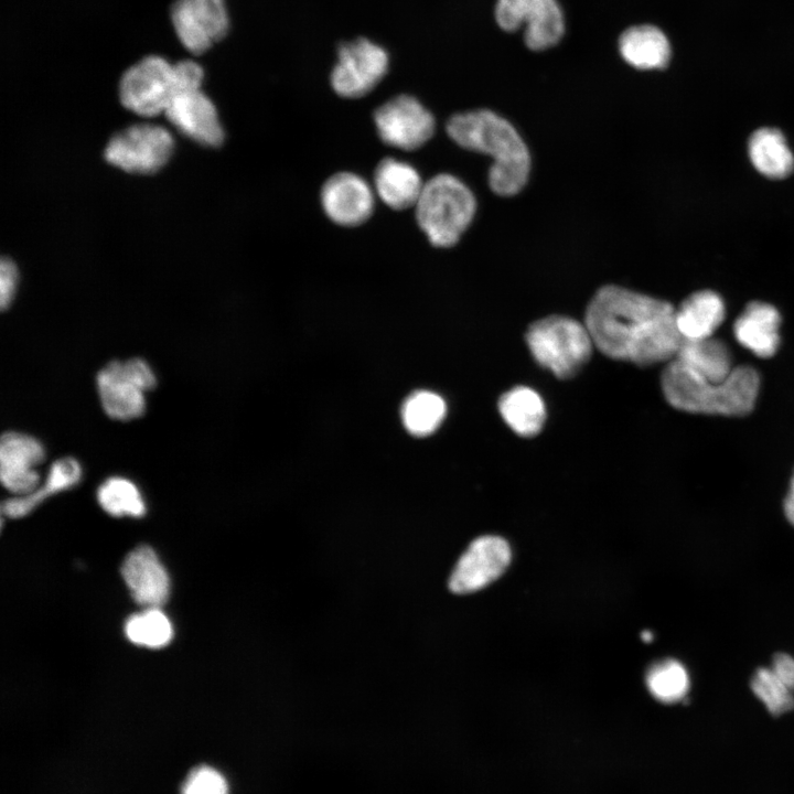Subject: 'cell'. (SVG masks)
<instances>
[{
  "label": "cell",
  "mask_w": 794,
  "mask_h": 794,
  "mask_svg": "<svg viewBox=\"0 0 794 794\" xmlns=\"http://www.w3.org/2000/svg\"><path fill=\"white\" fill-rule=\"evenodd\" d=\"M583 323L602 354L639 366L669 362L683 342L669 302L615 285L593 294Z\"/></svg>",
  "instance_id": "cell-1"
},
{
  "label": "cell",
  "mask_w": 794,
  "mask_h": 794,
  "mask_svg": "<svg viewBox=\"0 0 794 794\" xmlns=\"http://www.w3.org/2000/svg\"><path fill=\"white\" fill-rule=\"evenodd\" d=\"M446 130L458 146L491 158L487 182L495 194L513 196L524 189L530 173V154L508 120L480 108L453 115Z\"/></svg>",
  "instance_id": "cell-2"
},
{
  "label": "cell",
  "mask_w": 794,
  "mask_h": 794,
  "mask_svg": "<svg viewBox=\"0 0 794 794\" xmlns=\"http://www.w3.org/2000/svg\"><path fill=\"white\" fill-rule=\"evenodd\" d=\"M667 403L691 414L744 416L754 408L760 377L751 366H736L723 380L698 376L675 360L667 362L661 377Z\"/></svg>",
  "instance_id": "cell-3"
},
{
  "label": "cell",
  "mask_w": 794,
  "mask_h": 794,
  "mask_svg": "<svg viewBox=\"0 0 794 794\" xmlns=\"http://www.w3.org/2000/svg\"><path fill=\"white\" fill-rule=\"evenodd\" d=\"M416 219L431 245L452 247L472 223L476 200L457 176L440 173L425 182L416 203Z\"/></svg>",
  "instance_id": "cell-4"
},
{
  "label": "cell",
  "mask_w": 794,
  "mask_h": 794,
  "mask_svg": "<svg viewBox=\"0 0 794 794\" xmlns=\"http://www.w3.org/2000/svg\"><path fill=\"white\" fill-rule=\"evenodd\" d=\"M525 341L535 361L561 379L575 376L590 360L594 346L586 324L565 315L535 321Z\"/></svg>",
  "instance_id": "cell-5"
},
{
  "label": "cell",
  "mask_w": 794,
  "mask_h": 794,
  "mask_svg": "<svg viewBox=\"0 0 794 794\" xmlns=\"http://www.w3.org/2000/svg\"><path fill=\"white\" fill-rule=\"evenodd\" d=\"M389 68L388 50L368 36L358 35L339 43L330 86L340 97L362 98L383 82Z\"/></svg>",
  "instance_id": "cell-6"
},
{
  "label": "cell",
  "mask_w": 794,
  "mask_h": 794,
  "mask_svg": "<svg viewBox=\"0 0 794 794\" xmlns=\"http://www.w3.org/2000/svg\"><path fill=\"white\" fill-rule=\"evenodd\" d=\"M175 95L174 64L158 55L147 56L129 67L119 83L121 104L144 117L164 114Z\"/></svg>",
  "instance_id": "cell-7"
},
{
  "label": "cell",
  "mask_w": 794,
  "mask_h": 794,
  "mask_svg": "<svg viewBox=\"0 0 794 794\" xmlns=\"http://www.w3.org/2000/svg\"><path fill=\"white\" fill-rule=\"evenodd\" d=\"M494 15L506 32L523 28L525 45L533 51L555 46L565 34V17L557 0H496Z\"/></svg>",
  "instance_id": "cell-8"
},
{
  "label": "cell",
  "mask_w": 794,
  "mask_h": 794,
  "mask_svg": "<svg viewBox=\"0 0 794 794\" xmlns=\"http://www.w3.org/2000/svg\"><path fill=\"white\" fill-rule=\"evenodd\" d=\"M173 149V138L165 128L139 124L115 135L105 149V158L126 172L149 174L168 162Z\"/></svg>",
  "instance_id": "cell-9"
},
{
  "label": "cell",
  "mask_w": 794,
  "mask_h": 794,
  "mask_svg": "<svg viewBox=\"0 0 794 794\" xmlns=\"http://www.w3.org/2000/svg\"><path fill=\"white\" fill-rule=\"evenodd\" d=\"M374 122L383 142L404 151L422 147L436 130L433 115L408 94L394 96L377 107Z\"/></svg>",
  "instance_id": "cell-10"
},
{
  "label": "cell",
  "mask_w": 794,
  "mask_h": 794,
  "mask_svg": "<svg viewBox=\"0 0 794 794\" xmlns=\"http://www.w3.org/2000/svg\"><path fill=\"white\" fill-rule=\"evenodd\" d=\"M171 21L180 42L193 54L222 41L230 26L225 0H174Z\"/></svg>",
  "instance_id": "cell-11"
},
{
  "label": "cell",
  "mask_w": 794,
  "mask_h": 794,
  "mask_svg": "<svg viewBox=\"0 0 794 794\" xmlns=\"http://www.w3.org/2000/svg\"><path fill=\"white\" fill-rule=\"evenodd\" d=\"M511 549L507 541L497 536H482L474 539L457 562L449 588L454 593L478 591L507 568Z\"/></svg>",
  "instance_id": "cell-12"
},
{
  "label": "cell",
  "mask_w": 794,
  "mask_h": 794,
  "mask_svg": "<svg viewBox=\"0 0 794 794\" xmlns=\"http://www.w3.org/2000/svg\"><path fill=\"white\" fill-rule=\"evenodd\" d=\"M375 192L361 175L339 172L323 184L320 201L325 215L335 224L354 227L366 222L374 212Z\"/></svg>",
  "instance_id": "cell-13"
},
{
  "label": "cell",
  "mask_w": 794,
  "mask_h": 794,
  "mask_svg": "<svg viewBox=\"0 0 794 794\" xmlns=\"http://www.w3.org/2000/svg\"><path fill=\"white\" fill-rule=\"evenodd\" d=\"M45 459V449L36 438L8 431L0 440V479L3 486L20 496L39 487L41 475L36 471Z\"/></svg>",
  "instance_id": "cell-14"
},
{
  "label": "cell",
  "mask_w": 794,
  "mask_h": 794,
  "mask_svg": "<svg viewBox=\"0 0 794 794\" xmlns=\"http://www.w3.org/2000/svg\"><path fill=\"white\" fill-rule=\"evenodd\" d=\"M164 115L179 131L203 146L217 147L224 140L216 108L201 88L178 94Z\"/></svg>",
  "instance_id": "cell-15"
},
{
  "label": "cell",
  "mask_w": 794,
  "mask_h": 794,
  "mask_svg": "<svg viewBox=\"0 0 794 794\" xmlns=\"http://www.w3.org/2000/svg\"><path fill=\"white\" fill-rule=\"evenodd\" d=\"M121 576L133 600L147 608H160L170 593L168 571L155 551L146 545L130 551L121 565Z\"/></svg>",
  "instance_id": "cell-16"
},
{
  "label": "cell",
  "mask_w": 794,
  "mask_h": 794,
  "mask_svg": "<svg viewBox=\"0 0 794 794\" xmlns=\"http://www.w3.org/2000/svg\"><path fill=\"white\" fill-rule=\"evenodd\" d=\"M96 383L101 406L110 418L127 421L144 414L146 391L128 378L122 362L108 363L97 374Z\"/></svg>",
  "instance_id": "cell-17"
},
{
  "label": "cell",
  "mask_w": 794,
  "mask_h": 794,
  "mask_svg": "<svg viewBox=\"0 0 794 794\" xmlns=\"http://www.w3.org/2000/svg\"><path fill=\"white\" fill-rule=\"evenodd\" d=\"M781 315L771 304L752 301L733 324V334L740 345L762 358L773 356L780 345Z\"/></svg>",
  "instance_id": "cell-18"
},
{
  "label": "cell",
  "mask_w": 794,
  "mask_h": 794,
  "mask_svg": "<svg viewBox=\"0 0 794 794\" xmlns=\"http://www.w3.org/2000/svg\"><path fill=\"white\" fill-rule=\"evenodd\" d=\"M373 181L376 196L397 211L415 206L425 184L414 165L395 158L378 163Z\"/></svg>",
  "instance_id": "cell-19"
},
{
  "label": "cell",
  "mask_w": 794,
  "mask_h": 794,
  "mask_svg": "<svg viewBox=\"0 0 794 794\" xmlns=\"http://www.w3.org/2000/svg\"><path fill=\"white\" fill-rule=\"evenodd\" d=\"M619 52L632 67L641 71L665 68L672 56L665 33L652 24L633 25L619 37Z\"/></svg>",
  "instance_id": "cell-20"
},
{
  "label": "cell",
  "mask_w": 794,
  "mask_h": 794,
  "mask_svg": "<svg viewBox=\"0 0 794 794\" xmlns=\"http://www.w3.org/2000/svg\"><path fill=\"white\" fill-rule=\"evenodd\" d=\"M725 316L723 300L711 290L691 293L675 309V322L683 340L713 336Z\"/></svg>",
  "instance_id": "cell-21"
},
{
  "label": "cell",
  "mask_w": 794,
  "mask_h": 794,
  "mask_svg": "<svg viewBox=\"0 0 794 794\" xmlns=\"http://www.w3.org/2000/svg\"><path fill=\"white\" fill-rule=\"evenodd\" d=\"M673 360L694 374L715 382L726 379L734 368L729 347L713 336L683 340Z\"/></svg>",
  "instance_id": "cell-22"
},
{
  "label": "cell",
  "mask_w": 794,
  "mask_h": 794,
  "mask_svg": "<svg viewBox=\"0 0 794 794\" xmlns=\"http://www.w3.org/2000/svg\"><path fill=\"white\" fill-rule=\"evenodd\" d=\"M81 463L71 457L56 460L47 473L42 486L28 495L17 496L4 501L1 505L2 514L8 518H20L31 513L49 496L75 486L82 479Z\"/></svg>",
  "instance_id": "cell-23"
},
{
  "label": "cell",
  "mask_w": 794,
  "mask_h": 794,
  "mask_svg": "<svg viewBox=\"0 0 794 794\" xmlns=\"http://www.w3.org/2000/svg\"><path fill=\"white\" fill-rule=\"evenodd\" d=\"M748 152L752 165L765 178L784 179L794 171V155L776 128L755 130L749 139Z\"/></svg>",
  "instance_id": "cell-24"
},
{
  "label": "cell",
  "mask_w": 794,
  "mask_h": 794,
  "mask_svg": "<svg viewBox=\"0 0 794 794\" xmlns=\"http://www.w3.org/2000/svg\"><path fill=\"white\" fill-rule=\"evenodd\" d=\"M498 410L506 425L521 437L536 436L546 419L541 397L532 388L514 387L498 400Z\"/></svg>",
  "instance_id": "cell-25"
},
{
  "label": "cell",
  "mask_w": 794,
  "mask_h": 794,
  "mask_svg": "<svg viewBox=\"0 0 794 794\" xmlns=\"http://www.w3.org/2000/svg\"><path fill=\"white\" fill-rule=\"evenodd\" d=\"M97 501L101 508L114 517H136L146 514V503L138 486L121 476H111L97 490Z\"/></svg>",
  "instance_id": "cell-26"
},
{
  "label": "cell",
  "mask_w": 794,
  "mask_h": 794,
  "mask_svg": "<svg viewBox=\"0 0 794 794\" xmlns=\"http://www.w3.org/2000/svg\"><path fill=\"white\" fill-rule=\"evenodd\" d=\"M446 403L437 394L420 390L407 398L403 406L401 417L405 427L416 436L433 432L446 416Z\"/></svg>",
  "instance_id": "cell-27"
},
{
  "label": "cell",
  "mask_w": 794,
  "mask_h": 794,
  "mask_svg": "<svg viewBox=\"0 0 794 794\" xmlns=\"http://www.w3.org/2000/svg\"><path fill=\"white\" fill-rule=\"evenodd\" d=\"M125 634L136 645L157 650L170 643L173 626L160 608H147L126 621Z\"/></svg>",
  "instance_id": "cell-28"
},
{
  "label": "cell",
  "mask_w": 794,
  "mask_h": 794,
  "mask_svg": "<svg viewBox=\"0 0 794 794\" xmlns=\"http://www.w3.org/2000/svg\"><path fill=\"white\" fill-rule=\"evenodd\" d=\"M646 685L657 700L674 704L686 698L689 690V675L682 663L668 658L648 668Z\"/></svg>",
  "instance_id": "cell-29"
},
{
  "label": "cell",
  "mask_w": 794,
  "mask_h": 794,
  "mask_svg": "<svg viewBox=\"0 0 794 794\" xmlns=\"http://www.w3.org/2000/svg\"><path fill=\"white\" fill-rule=\"evenodd\" d=\"M751 689L764 704L769 712L780 716L794 709V695L771 668H759L752 679Z\"/></svg>",
  "instance_id": "cell-30"
},
{
  "label": "cell",
  "mask_w": 794,
  "mask_h": 794,
  "mask_svg": "<svg viewBox=\"0 0 794 794\" xmlns=\"http://www.w3.org/2000/svg\"><path fill=\"white\" fill-rule=\"evenodd\" d=\"M228 786L224 776L211 766H198L187 775L182 794H227Z\"/></svg>",
  "instance_id": "cell-31"
},
{
  "label": "cell",
  "mask_w": 794,
  "mask_h": 794,
  "mask_svg": "<svg viewBox=\"0 0 794 794\" xmlns=\"http://www.w3.org/2000/svg\"><path fill=\"white\" fill-rule=\"evenodd\" d=\"M203 75L202 67L193 61L185 60L175 63L174 77L176 84V95L183 92L200 89Z\"/></svg>",
  "instance_id": "cell-32"
},
{
  "label": "cell",
  "mask_w": 794,
  "mask_h": 794,
  "mask_svg": "<svg viewBox=\"0 0 794 794\" xmlns=\"http://www.w3.org/2000/svg\"><path fill=\"white\" fill-rule=\"evenodd\" d=\"M122 367L128 378L143 391H149L155 387V374L144 360H128L122 362Z\"/></svg>",
  "instance_id": "cell-33"
},
{
  "label": "cell",
  "mask_w": 794,
  "mask_h": 794,
  "mask_svg": "<svg viewBox=\"0 0 794 794\" xmlns=\"http://www.w3.org/2000/svg\"><path fill=\"white\" fill-rule=\"evenodd\" d=\"M18 285V269L8 258L0 262V305L6 310L12 302Z\"/></svg>",
  "instance_id": "cell-34"
},
{
  "label": "cell",
  "mask_w": 794,
  "mask_h": 794,
  "mask_svg": "<svg viewBox=\"0 0 794 794\" xmlns=\"http://www.w3.org/2000/svg\"><path fill=\"white\" fill-rule=\"evenodd\" d=\"M771 669L794 693V658L785 653H777L773 657Z\"/></svg>",
  "instance_id": "cell-35"
},
{
  "label": "cell",
  "mask_w": 794,
  "mask_h": 794,
  "mask_svg": "<svg viewBox=\"0 0 794 794\" xmlns=\"http://www.w3.org/2000/svg\"><path fill=\"white\" fill-rule=\"evenodd\" d=\"M784 512L788 522L794 526V474L784 501Z\"/></svg>",
  "instance_id": "cell-36"
},
{
  "label": "cell",
  "mask_w": 794,
  "mask_h": 794,
  "mask_svg": "<svg viewBox=\"0 0 794 794\" xmlns=\"http://www.w3.org/2000/svg\"><path fill=\"white\" fill-rule=\"evenodd\" d=\"M641 637L644 642L648 643L653 640V634L650 631H644L642 632Z\"/></svg>",
  "instance_id": "cell-37"
}]
</instances>
